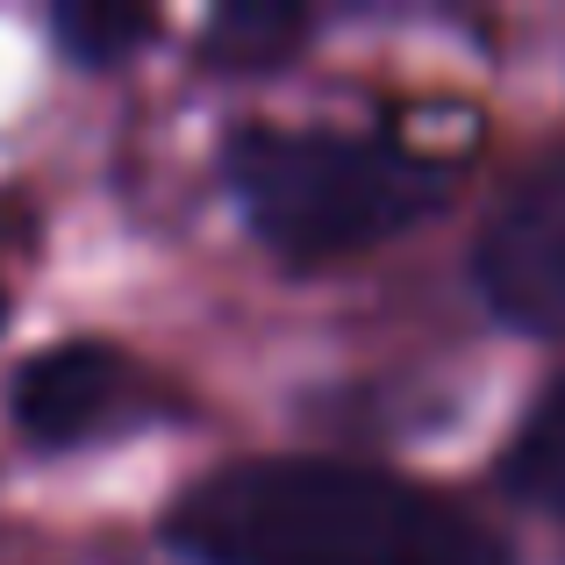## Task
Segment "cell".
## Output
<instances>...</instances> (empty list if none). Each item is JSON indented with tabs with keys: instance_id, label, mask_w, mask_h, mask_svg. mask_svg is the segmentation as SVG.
Instances as JSON below:
<instances>
[{
	"instance_id": "1",
	"label": "cell",
	"mask_w": 565,
	"mask_h": 565,
	"mask_svg": "<svg viewBox=\"0 0 565 565\" xmlns=\"http://www.w3.org/2000/svg\"><path fill=\"white\" fill-rule=\"evenodd\" d=\"M193 565H515L466 501L359 458H236L166 509Z\"/></svg>"
},
{
	"instance_id": "2",
	"label": "cell",
	"mask_w": 565,
	"mask_h": 565,
	"mask_svg": "<svg viewBox=\"0 0 565 565\" xmlns=\"http://www.w3.org/2000/svg\"><path fill=\"white\" fill-rule=\"evenodd\" d=\"M222 172L244 222L287 265H337L408 236L451 201L458 166L380 129L244 122L222 143Z\"/></svg>"
},
{
	"instance_id": "3",
	"label": "cell",
	"mask_w": 565,
	"mask_h": 565,
	"mask_svg": "<svg viewBox=\"0 0 565 565\" xmlns=\"http://www.w3.org/2000/svg\"><path fill=\"white\" fill-rule=\"evenodd\" d=\"M472 279L509 322L565 337V151L494 201L472 244Z\"/></svg>"
},
{
	"instance_id": "4",
	"label": "cell",
	"mask_w": 565,
	"mask_h": 565,
	"mask_svg": "<svg viewBox=\"0 0 565 565\" xmlns=\"http://www.w3.org/2000/svg\"><path fill=\"white\" fill-rule=\"evenodd\" d=\"M158 386L143 380V365L129 351L100 344V337H72L51 344L43 359H29L14 373V429L43 451H72L94 444L108 429H129L143 415H158Z\"/></svg>"
},
{
	"instance_id": "5",
	"label": "cell",
	"mask_w": 565,
	"mask_h": 565,
	"mask_svg": "<svg viewBox=\"0 0 565 565\" xmlns=\"http://www.w3.org/2000/svg\"><path fill=\"white\" fill-rule=\"evenodd\" d=\"M501 480L530 501V509L565 523V373L530 401V415L515 423L509 451H501Z\"/></svg>"
},
{
	"instance_id": "6",
	"label": "cell",
	"mask_w": 565,
	"mask_h": 565,
	"mask_svg": "<svg viewBox=\"0 0 565 565\" xmlns=\"http://www.w3.org/2000/svg\"><path fill=\"white\" fill-rule=\"evenodd\" d=\"M294 36H301L294 14L236 8V14H222V22L207 29V57H215V65H273V57L294 51Z\"/></svg>"
},
{
	"instance_id": "7",
	"label": "cell",
	"mask_w": 565,
	"mask_h": 565,
	"mask_svg": "<svg viewBox=\"0 0 565 565\" xmlns=\"http://www.w3.org/2000/svg\"><path fill=\"white\" fill-rule=\"evenodd\" d=\"M51 29H57V43H65V57H79V65H115L122 51H137V43L151 36V14H86V8H65Z\"/></svg>"
}]
</instances>
